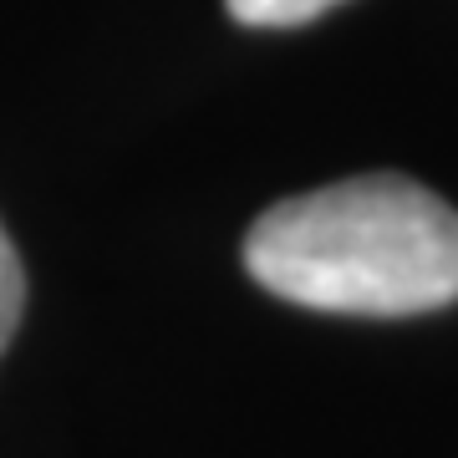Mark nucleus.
I'll list each match as a JSON object with an SVG mask.
<instances>
[{
  "label": "nucleus",
  "mask_w": 458,
  "mask_h": 458,
  "mask_svg": "<svg viewBox=\"0 0 458 458\" xmlns=\"http://www.w3.org/2000/svg\"><path fill=\"white\" fill-rule=\"evenodd\" d=\"M245 270L336 316H423L458 301V209L408 174H357L250 225Z\"/></svg>",
  "instance_id": "f257e3e1"
},
{
  "label": "nucleus",
  "mask_w": 458,
  "mask_h": 458,
  "mask_svg": "<svg viewBox=\"0 0 458 458\" xmlns=\"http://www.w3.org/2000/svg\"><path fill=\"white\" fill-rule=\"evenodd\" d=\"M225 5L240 26L280 31V26H306V21L327 16L331 5H342V0H225Z\"/></svg>",
  "instance_id": "f03ea898"
},
{
  "label": "nucleus",
  "mask_w": 458,
  "mask_h": 458,
  "mask_svg": "<svg viewBox=\"0 0 458 458\" xmlns=\"http://www.w3.org/2000/svg\"><path fill=\"white\" fill-rule=\"evenodd\" d=\"M21 311H26V270H21V255L11 245V234L0 229V352L16 336Z\"/></svg>",
  "instance_id": "7ed1b4c3"
}]
</instances>
